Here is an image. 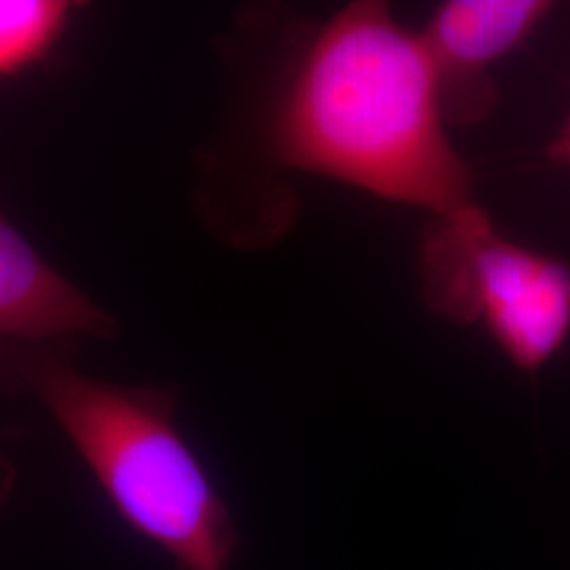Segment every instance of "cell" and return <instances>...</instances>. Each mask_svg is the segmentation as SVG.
<instances>
[{
    "mask_svg": "<svg viewBox=\"0 0 570 570\" xmlns=\"http://www.w3.org/2000/svg\"><path fill=\"white\" fill-rule=\"evenodd\" d=\"M66 0H0V79H11L45 60L70 26Z\"/></svg>",
    "mask_w": 570,
    "mask_h": 570,
    "instance_id": "obj_6",
    "label": "cell"
},
{
    "mask_svg": "<svg viewBox=\"0 0 570 570\" xmlns=\"http://www.w3.org/2000/svg\"><path fill=\"white\" fill-rule=\"evenodd\" d=\"M423 294L484 327L511 366L537 376L570 336V266L505 237L478 204L433 218L419 249Z\"/></svg>",
    "mask_w": 570,
    "mask_h": 570,
    "instance_id": "obj_3",
    "label": "cell"
},
{
    "mask_svg": "<svg viewBox=\"0 0 570 570\" xmlns=\"http://www.w3.org/2000/svg\"><path fill=\"white\" fill-rule=\"evenodd\" d=\"M77 341H0V395L56 421L122 522L176 570H228L239 529L178 428L174 389L104 381Z\"/></svg>",
    "mask_w": 570,
    "mask_h": 570,
    "instance_id": "obj_2",
    "label": "cell"
},
{
    "mask_svg": "<svg viewBox=\"0 0 570 570\" xmlns=\"http://www.w3.org/2000/svg\"><path fill=\"white\" fill-rule=\"evenodd\" d=\"M119 322L0 212V341L115 338Z\"/></svg>",
    "mask_w": 570,
    "mask_h": 570,
    "instance_id": "obj_5",
    "label": "cell"
},
{
    "mask_svg": "<svg viewBox=\"0 0 570 570\" xmlns=\"http://www.w3.org/2000/svg\"><path fill=\"white\" fill-rule=\"evenodd\" d=\"M546 155H548L550 164L570 169V110L567 119L560 125L558 134L551 138Z\"/></svg>",
    "mask_w": 570,
    "mask_h": 570,
    "instance_id": "obj_7",
    "label": "cell"
},
{
    "mask_svg": "<svg viewBox=\"0 0 570 570\" xmlns=\"http://www.w3.org/2000/svg\"><path fill=\"white\" fill-rule=\"evenodd\" d=\"M550 0H446L419 32L435 68L449 122L482 121L497 106L492 66L550 18Z\"/></svg>",
    "mask_w": 570,
    "mask_h": 570,
    "instance_id": "obj_4",
    "label": "cell"
},
{
    "mask_svg": "<svg viewBox=\"0 0 570 570\" xmlns=\"http://www.w3.org/2000/svg\"><path fill=\"white\" fill-rule=\"evenodd\" d=\"M18 487V469L7 454L0 452V515L11 503V497Z\"/></svg>",
    "mask_w": 570,
    "mask_h": 570,
    "instance_id": "obj_8",
    "label": "cell"
},
{
    "mask_svg": "<svg viewBox=\"0 0 570 570\" xmlns=\"http://www.w3.org/2000/svg\"><path fill=\"white\" fill-rule=\"evenodd\" d=\"M425 42L387 2L355 0L294 58L265 110L279 167L442 218L475 204Z\"/></svg>",
    "mask_w": 570,
    "mask_h": 570,
    "instance_id": "obj_1",
    "label": "cell"
}]
</instances>
